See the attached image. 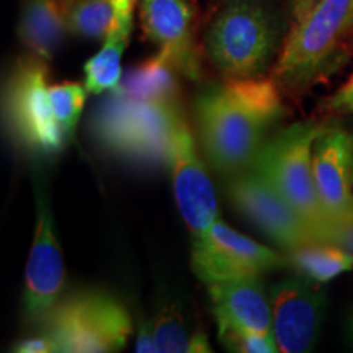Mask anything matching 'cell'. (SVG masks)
Masks as SVG:
<instances>
[{
	"instance_id": "cell-24",
	"label": "cell",
	"mask_w": 353,
	"mask_h": 353,
	"mask_svg": "<svg viewBox=\"0 0 353 353\" xmlns=\"http://www.w3.org/2000/svg\"><path fill=\"white\" fill-rule=\"evenodd\" d=\"M325 110L337 114L353 113V72L347 82L325 101Z\"/></svg>"
},
{
	"instance_id": "cell-19",
	"label": "cell",
	"mask_w": 353,
	"mask_h": 353,
	"mask_svg": "<svg viewBox=\"0 0 353 353\" xmlns=\"http://www.w3.org/2000/svg\"><path fill=\"white\" fill-rule=\"evenodd\" d=\"M138 0H76L69 2V30L88 39H105L123 17L134 13Z\"/></svg>"
},
{
	"instance_id": "cell-23",
	"label": "cell",
	"mask_w": 353,
	"mask_h": 353,
	"mask_svg": "<svg viewBox=\"0 0 353 353\" xmlns=\"http://www.w3.org/2000/svg\"><path fill=\"white\" fill-rule=\"evenodd\" d=\"M218 339L228 350L237 353H276L275 334H257L250 330L218 325Z\"/></svg>"
},
{
	"instance_id": "cell-2",
	"label": "cell",
	"mask_w": 353,
	"mask_h": 353,
	"mask_svg": "<svg viewBox=\"0 0 353 353\" xmlns=\"http://www.w3.org/2000/svg\"><path fill=\"white\" fill-rule=\"evenodd\" d=\"M280 50V23L267 0H224L208 25L205 52L223 79L265 77Z\"/></svg>"
},
{
	"instance_id": "cell-18",
	"label": "cell",
	"mask_w": 353,
	"mask_h": 353,
	"mask_svg": "<svg viewBox=\"0 0 353 353\" xmlns=\"http://www.w3.org/2000/svg\"><path fill=\"white\" fill-rule=\"evenodd\" d=\"M134 23V13H128L103 39L101 50L90 57L83 65L88 94L101 95L120 85L123 77L121 57L130 43Z\"/></svg>"
},
{
	"instance_id": "cell-1",
	"label": "cell",
	"mask_w": 353,
	"mask_h": 353,
	"mask_svg": "<svg viewBox=\"0 0 353 353\" xmlns=\"http://www.w3.org/2000/svg\"><path fill=\"white\" fill-rule=\"evenodd\" d=\"M193 117L206 161L221 174L234 175L252 165L285 107L272 77L224 79L198 92Z\"/></svg>"
},
{
	"instance_id": "cell-17",
	"label": "cell",
	"mask_w": 353,
	"mask_h": 353,
	"mask_svg": "<svg viewBox=\"0 0 353 353\" xmlns=\"http://www.w3.org/2000/svg\"><path fill=\"white\" fill-rule=\"evenodd\" d=\"M179 70L161 52L149 57L121 77L113 94L132 100L179 101Z\"/></svg>"
},
{
	"instance_id": "cell-16",
	"label": "cell",
	"mask_w": 353,
	"mask_h": 353,
	"mask_svg": "<svg viewBox=\"0 0 353 353\" xmlns=\"http://www.w3.org/2000/svg\"><path fill=\"white\" fill-rule=\"evenodd\" d=\"M69 30L68 7L63 0H25L19 37L33 56L51 61Z\"/></svg>"
},
{
	"instance_id": "cell-26",
	"label": "cell",
	"mask_w": 353,
	"mask_h": 353,
	"mask_svg": "<svg viewBox=\"0 0 353 353\" xmlns=\"http://www.w3.org/2000/svg\"><path fill=\"white\" fill-rule=\"evenodd\" d=\"M136 352L139 353H159L156 337H154L152 321H143L138 329V339H136Z\"/></svg>"
},
{
	"instance_id": "cell-25",
	"label": "cell",
	"mask_w": 353,
	"mask_h": 353,
	"mask_svg": "<svg viewBox=\"0 0 353 353\" xmlns=\"http://www.w3.org/2000/svg\"><path fill=\"white\" fill-rule=\"evenodd\" d=\"M12 352H20V353H51L57 352L54 342L48 337L46 334L34 335V337L23 339V341L17 342L13 345Z\"/></svg>"
},
{
	"instance_id": "cell-22",
	"label": "cell",
	"mask_w": 353,
	"mask_h": 353,
	"mask_svg": "<svg viewBox=\"0 0 353 353\" xmlns=\"http://www.w3.org/2000/svg\"><path fill=\"white\" fill-rule=\"evenodd\" d=\"M152 327L159 352L188 353L192 334H188L182 312L174 304H165L159 309L152 319Z\"/></svg>"
},
{
	"instance_id": "cell-7",
	"label": "cell",
	"mask_w": 353,
	"mask_h": 353,
	"mask_svg": "<svg viewBox=\"0 0 353 353\" xmlns=\"http://www.w3.org/2000/svg\"><path fill=\"white\" fill-rule=\"evenodd\" d=\"M48 83L46 61L23 57L13 68L3 88V118L8 132L21 151L50 159L64 151L65 139Z\"/></svg>"
},
{
	"instance_id": "cell-20",
	"label": "cell",
	"mask_w": 353,
	"mask_h": 353,
	"mask_svg": "<svg viewBox=\"0 0 353 353\" xmlns=\"http://www.w3.org/2000/svg\"><path fill=\"white\" fill-rule=\"evenodd\" d=\"M288 262L299 275L314 283H327L353 268V255L330 242H309L290 250Z\"/></svg>"
},
{
	"instance_id": "cell-9",
	"label": "cell",
	"mask_w": 353,
	"mask_h": 353,
	"mask_svg": "<svg viewBox=\"0 0 353 353\" xmlns=\"http://www.w3.org/2000/svg\"><path fill=\"white\" fill-rule=\"evenodd\" d=\"M226 195L234 208L286 252L319 241L307 221L259 172L231 175Z\"/></svg>"
},
{
	"instance_id": "cell-28",
	"label": "cell",
	"mask_w": 353,
	"mask_h": 353,
	"mask_svg": "<svg viewBox=\"0 0 353 353\" xmlns=\"http://www.w3.org/2000/svg\"><path fill=\"white\" fill-rule=\"evenodd\" d=\"M317 0H290L291 15H293V23H299V21L306 19L309 12L314 8Z\"/></svg>"
},
{
	"instance_id": "cell-15",
	"label": "cell",
	"mask_w": 353,
	"mask_h": 353,
	"mask_svg": "<svg viewBox=\"0 0 353 353\" xmlns=\"http://www.w3.org/2000/svg\"><path fill=\"white\" fill-rule=\"evenodd\" d=\"M208 294L218 325L273 334L272 301L260 276L211 283Z\"/></svg>"
},
{
	"instance_id": "cell-4",
	"label": "cell",
	"mask_w": 353,
	"mask_h": 353,
	"mask_svg": "<svg viewBox=\"0 0 353 353\" xmlns=\"http://www.w3.org/2000/svg\"><path fill=\"white\" fill-rule=\"evenodd\" d=\"M185 120L179 101L132 100L110 92L92 130L99 143L128 161L169 165L175 130Z\"/></svg>"
},
{
	"instance_id": "cell-10",
	"label": "cell",
	"mask_w": 353,
	"mask_h": 353,
	"mask_svg": "<svg viewBox=\"0 0 353 353\" xmlns=\"http://www.w3.org/2000/svg\"><path fill=\"white\" fill-rule=\"evenodd\" d=\"M312 170L317 195L332 224V231L352 223L353 130L337 121L321 125L312 144Z\"/></svg>"
},
{
	"instance_id": "cell-12",
	"label": "cell",
	"mask_w": 353,
	"mask_h": 353,
	"mask_svg": "<svg viewBox=\"0 0 353 353\" xmlns=\"http://www.w3.org/2000/svg\"><path fill=\"white\" fill-rule=\"evenodd\" d=\"M273 334L283 353L309 352L319 334L324 294L303 275L288 276L270 290Z\"/></svg>"
},
{
	"instance_id": "cell-21",
	"label": "cell",
	"mask_w": 353,
	"mask_h": 353,
	"mask_svg": "<svg viewBox=\"0 0 353 353\" xmlns=\"http://www.w3.org/2000/svg\"><path fill=\"white\" fill-rule=\"evenodd\" d=\"M50 95L56 120L63 130L65 139H74L76 128L85 105L87 87L79 82H61L50 87Z\"/></svg>"
},
{
	"instance_id": "cell-27",
	"label": "cell",
	"mask_w": 353,
	"mask_h": 353,
	"mask_svg": "<svg viewBox=\"0 0 353 353\" xmlns=\"http://www.w3.org/2000/svg\"><path fill=\"white\" fill-rule=\"evenodd\" d=\"M327 242L335 245H341L342 249H345L347 252L353 255V221L352 223L342 224V226L335 228L332 232H330Z\"/></svg>"
},
{
	"instance_id": "cell-5",
	"label": "cell",
	"mask_w": 353,
	"mask_h": 353,
	"mask_svg": "<svg viewBox=\"0 0 353 353\" xmlns=\"http://www.w3.org/2000/svg\"><path fill=\"white\" fill-rule=\"evenodd\" d=\"M321 125L298 121L265 141L249 169L267 179L307 221L321 242H327L332 224L317 195L312 170V144Z\"/></svg>"
},
{
	"instance_id": "cell-13",
	"label": "cell",
	"mask_w": 353,
	"mask_h": 353,
	"mask_svg": "<svg viewBox=\"0 0 353 353\" xmlns=\"http://www.w3.org/2000/svg\"><path fill=\"white\" fill-rule=\"evenodd\" d=\"M143 32L192 81L201 79L200 52L195 37V13L190 0H139Z\"/></svg>"
},
{
	"instance_id": "cell-11",
	"label": "cell",
	"mask_w": 353,
	"mask_h": 353,
	"mask_svg": "<svg viewBox=\"0 0 353 353\" xmlns=\"http://www.w3.org/2000/svg\"><path fill=\"white\" fill-rule=\"evenodd\" d=\"M65 267L59 242L54 234L48 196L37 188V224L34 239L25 270L23 316L28 322H41L63 298Z\"/></svg>"
},
{
	"instance_id": "cell-14",
	"label": "cell",
	"mask_w": 353,
	"mask_h": 353,
	"mask_svg": "<svg viewBox=\"0 0 353 353\" xmlns=\"http://www.w3.org/2000/svg\"><path fill=\"white\" fill-rule=\"evenodd\" d=\"M169 167L175 201L185 224L192 229V234L203 232L218 219L219 206L214 187L185 120L175 130Z\"/></svg>"
},
{
	"instance_id": "cell-8",
	"label": "cell",
	"mask_w": 353,
	"mask_h": 353,
	"mask_svg": "<svg viewBox=\"0 0 353 353\" xmlns=\"http://www.w3.org/2000/svg\"><path fill=\"white\" fill-rule=\"evenodd\" d=\"M192 270L203 283L254 278L290 265L288 257L229 228L219 218L193 234Z\"/></svg>"
},
{
	"instance_id": "cell-30",
	"label": "cell",
	"mask_w": 353,
	"mask_h": 353,
	"mask_svg": "<svg viewBox=\"0 0 353 353\" xmlns=\"http://www.w3.org/2000/svg\"><path fill=\"white\" fill-rule=\"evenodd\" d=\"M68 2H76V0H68Z\"/></svg>"
},
{
	"instance_id": "cell-3",
	"label": "cell",
	"mask_w": 353,
	"mask_h": 353,
	"mask_svg": "<svg viewBox=\"0 0 353 353\" xmlns=\"http://www.w3.org/2000/svg\"><path fill=\"white\" fill-rule=\"evenodd\" d=\"M353 33V0H317L306 19L293 23L272 79L280 90L306 92L341 61Z\"/></svg>"
},
{
	"instance_id": "cell-29",
	"label": "cell",
	"mask_w": 353,
	"mask_h": 353,
	"mask_svg": "<svg viewBox=\"0 0 353 353\" xmlns=\"http://www.w3.org/2000/svg\"><path fill=\"white\" fill-rule=\"evenodd\" d=\"M213 348L210 345L208 335L205 334V330L198 329L192 334V341H190L188 353H211Z\"/></svg>"
},
{
	"instance_id": "cell-6",
	"label": "cell",
	"mask_w": 353,
	"mask_h": 353,
	"mask_svg": "<svg viewBox=\"0 0 353 353\" xmlns=\"http://www.w3.org/2000/svg\"><path fill=\"white\" fill-rule=\"evenodd\" d=\"M41 334L61 353H110L126 345L132 321L125 304L101 290L63 296L41 319Z\"/></svg>"
}]
</instances>
